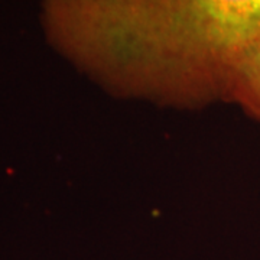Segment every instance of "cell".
I'll list each match as a JSON object with an SVG mask.
<instances>
[{"label": "cell", "instance_id": "cell-2", "mask_svg": "<svg viewBox=\"0 0 260 260\" xmlns=\"http://www.w3.org/2000/svg\"><path fill=\"white\" fill-rule=\"evenodd\" d=\"M225 103L236 104L249 117L260 121V41L236 61L227 84Z\"/></svg>", "mask_w": 260, "mask_h": 260}, {"label": "cell", "instance_id": "cell-1", "mask_svg": "<svg viewBox=\"0 0 260 260\" xmlns=\"http://www.w3.org/2000/svg\"><path fill=\"white\" fill-rule=\"evenodd\" d=\"M48 45L107 93L179 109L225 102L260 41V0H41Z\"/></svg>", "mask_w": 260, "mask_h": 260}]
</instances>
